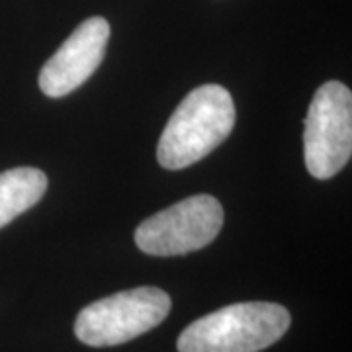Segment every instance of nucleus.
<instances>
[{"mask_svg":"<svg viewBox=\"0 0 352 352\" xmlns=\"http://www.w3.org/2000/svg\"><path fill=\"white\" fill-rule=\"evenodd\" d=\"M235 127V104L219 85L194 88L178 104L157 145L159 164L180 170L201 161L221 145Z\"/></svg>","mask_w":352,"mask_h":352,"instance_id":"nucleus-1","label":"nucleus"},{"mask_svg":"<svg viewBox=\"0 0 352 352\" xmlns=\"http://www.w3.org/2000/svg\"><path fill=\"white\" fill-rule=\"evenodd\" d=\"M292 317L270 302L221 307L194 321L178 337V352H261L284 337Z\"/></svg>","mask_w":352,"mask_h":352,"instance_id":"nucleus-2","label":"nucleus"},{"mask_svg":"<svg viewBox=\"0 0 352 352\" xmlns=\"http://www.w3.org/2000/svg\"><path fill=\"white\" fill-rule=\"evenodd\" d=\"M173 302L161 288L118 292L87 305L75 321V335L88 346H116L161 325Z\"/></svg>","mask_w":352,"mask_h":352,"instance_id":"nucleus-3","label":"nucleus"},{"mask_svg":"<svg viewBox=\"0 0 352 352\" xmlns=\"http://www.w3.org/2000/svg\"><path fill=\"white\" fill-rule=\"evenodd\" d=\"M352 155V92L329 80L315 92L305 116L303 159L309 175L327 180L339 175Z\"/></svg>","mask_w":352,"mask_h":352,"instance_id":"nucleus-4","label":"nucleus"},{"mask_svg":"<svg viewBox=\"0 0 352 352\" xmlns=\"http://www.w3.org/2000/svg\"><path fill=\"white\" fill-rule=\"evenodd\" d=\"M221 227V204L210 194H196L147 217L135 229V245L151 256H180L208 247Z\"/></svg>","mask_w":352,"mask_h":352,"instance_id":"nucleus-5","label":"nucleus"},{"mask_svg":"<svg viewBox=\"0 0 352 352\" xmlns=\"http://www.w3.org/2000/svg\"><path fill=\"white\" fill-rule=\"evenodd\" d=\"M110 41V24L100 18H88L65 39L39 73V88L50 98H63L82 87L100 67Z\"/></svg>","mask_w":352,"mask_h":352,"instance_id":"nucleus-6","label":"nucleus"},{"mask_svg":"<svg viewBox=\"0 0 352 352\" xmlns=\"http://www.w3.org/2000/svg\"><path fill=\"white\" fill-rule=\"evenodd\" d=\"M47 190V176L34 166L0 173V227L34 208Z\"/></svg>","mask_w":352,"mask_h":352,"instance_id":"nucleus-7","label":"nucleus"}]
</instances>
